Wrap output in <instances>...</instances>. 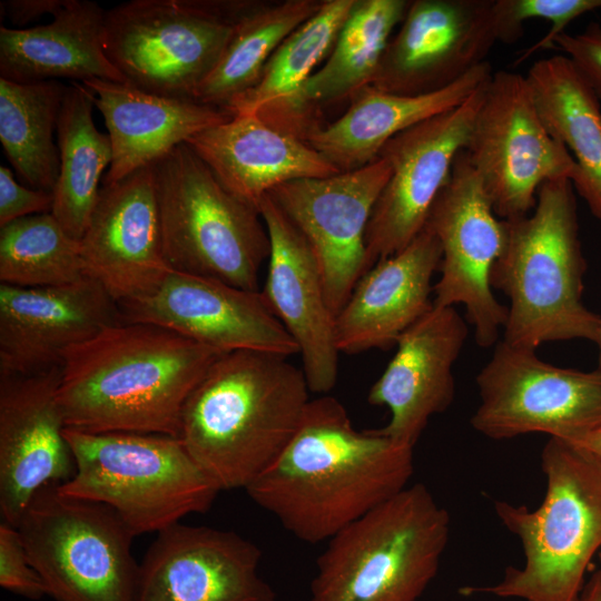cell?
Instances as JSON below:
<instances>
[{"label":"cell","mask_w":601,"mask_h":601,"mask_svg":"<svg viewBox=\"0 0 601 601\" xmlns=\"http://www.w3.org/2000/svg\"><path fill=\"white\" fill-rule=\"evenodd\" d=\"M120 322L118 303L87 276L50 287L0 283V375L60 366L67 349Z\"/></svg>","instance_id":"44dd1931"},{"label":"cell","mask_w":601,"mask_h":601,"mask_svg":"<svg viewBox=\"0 0 601 601\" xmlns=\"http://www.w3.org/2000/svg\"><path fill=\"white\" fill-rule=\"evenodd\" d=\"M575 601H601V568L584 583Z\"/></svg>","instance_id":"b9f144b4"},{"label":"cell","mask_w":601,"mask_h":601,"mask_svg":"<svg viewBox=\"0 0 601 601\" xmlns=\"http://www.w3.org/2000/svg\"><path fill=\"white\" fill-rule=\"evenodd\" d=\"M83 274L119 304L152 293L170 273L165 259L154 165L102 185L80 239Z\"/></svg>","instance_id":"d6986e66"},{"label":"cell","mask_w":601,"mask_h":601,"mask_svg":"<svg viewBox=\"0 0 601 601\" xmlns=\"http://www.w3.org/2000/svg\"><path fill=\"white\" fill-rule=\"evenodd\" d=\"M321 6L316 0H288L249 7L216 66L197 89L195 100L224 109L233 98L254 87L275 50Z\"/></svg>","instance_id":"d6a6232c"},{"label":"cell","mask_w":601,"mask_h":601,"mask_svg":"<svg viewBox=\"0 0 601 601\" xmlns=\"http://www.w3.org/2000/svg\"><path fill=\"white\" fill-rule=\"evenodd\" d=\"M53 193L18 184L11 170L0 166V227L16 219L51 213Z\"/></svg>","instance_id":"f35d334b"},{"label":"cell","mask_w":601,"mask_h":601,"mask_svg":"<svg viewBox=\"0 0 601 601\" xmlns=\"http://www.w3.org/2000/svg\"><path fill=\"white\" fill-rule=\"evenodd\" d=\"M258 210L270 246L259 292L296 343L309 392L325 395L337 381L339 351L318 264L304 236L269 195Z\"/></svg>","instance_id":"7402d4cb"},{"label":"cell","mask_w":601,"mask_h":601,"mask_svg":"<svg viewBox=\"0 0 601 601\" xmlns=\"http://www.w3.org/2000/svg\"><path fill=\"white\" fill-rule=\"evenodd\" d=\"M493 75L487 61L452 85L421 95H401L367 86L354 95L345 114L317 126L304 141L341 173L359 169L378 158L400 132L465 101Z\"/></svg>","instance_id":"83f0119b"},{"label":"cell","mask_w":601,"mask_h":601,"mask_svg":"<svg viewBox=\"0 0 601 601\" xmlns=\"http://www.w3.org/2000/svg\"><path fill=\"white\" fill-rule=\"evenodd\" d=\"M487 81L461 105L400 132L382 148L378 157L388 162L391 175L366 230L368 269L405 248L425 227L466 145Z\"/></svg>","instance_id":"5bb4252c"},{"label":"cell","mask_w":601,"mask_h":601,"mask_svg":"<svg viewBox=\"0 0 601 601\" xmlns=\"http://www.w3.org/2000/svg\"><path fill=\"white\" fill-rule=\"evenodd\" d=\"M526 79L549 134L577 164L571 181L601 220V105L566 56L536 60Z\"/></svg>","instance_id":"f546056e"},{"label":"cell","mask_w":601,"mask_h":601,"mask_svg":"<svg viewBox=\"0 0 601 601\" xmlns=\"http://www.w3.org/2000/svg\"><path fill=\"white\" fill-rule=\"evenodd\" d=\"M67 86L58 80L18 83L0 78V141L21 179L53 193L59 149L53 142Z\"/></svg>","instance_id":"1f68e13d"},{"label":"cell","mask_w":601,"mask_h":601,"mask_svg":"<svg viewBox=\"0 0 601 601\" xmlns=\"http://www.w3.org/2000/svg\"><path fill=\"white\" fill-rule=\"evenodd\" d=\"M565 441H569L588 452L601 465V427L594 428L572 440Z\"/></svg>","instance_id":"60d3db41"},{"label":"cell","mask_w":601,"mask_h":601,"mask_svg":"<svg viewBox=\"0 0 601 601\" xmlns=\"http://www.w3.org/2000/svg\"><path fill=\"white\" fill-rule=\"evenodd\" d=\"M356 0L323 1L319 10L295 29L264 66L258 81L224 108L233 116L257 114L288 99L329 52Z\"/></svg>","instance_id":"836d02e7"},{"label":"cell","mask_w":601,"mask_h":601,"mask_svg":"<svg viewBox=\"0 0 601 601\" xmlns=\"http://www.w3.org/2000/svg\"><path fill=\"white\" fill-rule=\"evenodd\" d=\"M390 175L378 157L359 169L292 180L268 194L308 243L335 317L368 270L366 230Z\"/></svg>","instance_id":"9a60e30c"},{"label":"cell","mask_w":601,"mask_h":601,"mask_svg":"<svg viewBox=\"0 0 601 601\" xmlns=\"http://www.w3.org/2000/svg\"><path fill=\"white\" fill-rule=\"evenodd\" d=\"M249 7L219 1L131 0L106 10L104 50L129 85L155 95L195 100Z\"/></svg>","instance_id":"9c48e42d"},{"label":"cell","mask_w":601,"mask_h":601,"mask_svg":"<svg viewBox=\"0 0 601 601\" xmlns=\"http://www.w3.org/2000/svg\"><path fill=\"white\" fill-rule=\"evenodd\" d=\"M535 351L496 343L475 380L480 404L472 427L492 440L530 433L572 440L601 427V370L555 366Z\"/></svg>","instance_id":"7c38bea8"},{"label":"cell","mask_w":601,"mask_h":601,"mask_svg":"<svg viewBox=\"0 0 601 601\" xmlns=\"http://www.w3.org/2000/svg\"><path fill=\"white\" fill-rule=\"evenodd\" d=\"M82 85L104 116L112 147L102 185L156 164L196 134L233 117L219 107L150 93L129 83L89 79Z\"/></svg>","instance_id":"484cf974"},{"label":"cell","mask_w":601,"mask_h":601,"mask_svg":"<svg viewBox=\"0 0 601 601\" xmlns=\"http://www.w3.org/2000/svg\"><path fill=\"white\" fill-rule=\"evenodd\" d=\"M65 435L76 472L58 490L109 506L134 536L206 512L220 492L177 436L70 428Z\"/></svg>","instance_id":"52a82bcc"},{"label":"cell","mask_w":601,"mask_h":601,"mask_svg":"<svg viewBox=\"0 0 601 601\" xmlns=\"http://www.w3.org/2000/svg\"><path fill=\"white\" fill-rule=\"evenodd\" d=\"M118 307L122 322L155 324L220 353L298 354L260 292L215 278L170 270L152 293Z\"/></svg>","instance_id":"2e32d148"},{"label":"cell","mask_w":601,"mask_h":601,"mask_svg":"<svg viewBox=\"0 0 601 601\" xmlns=\"http://www.w3.org/2000/svg\"><path fill=\"white\" fill-rule=\"evenodd\" d=\"M554 48L565 52L574 68L601 101V23L592 22L582 32H562Z\"/></svg>","instance_id":"74e56055"},{"label":"cell","mask_w":601,"mask_h":601,"mask_svg":"<svg viewBox=\"0 0 601 601\" xmlns=\"http://www.w3.org/2000/svg\"><path fill=\"white\" fill-rule=\"evenodd\" d=\"M85 277L80 240L51 213L16 219L0 227V282L18 287H50Z\"/></svg>","instance_id":"e575fe53"},{"label":"cell","mask_w":601,"mask_h":601,"mask_svg":"<svg viewBox=\"0 0 601 601\" xmlns=\"http://www.w3.org/2000/svg\"><path fill=\"white\" fill-rule=\"evenodd\" d=\"M260 549L236 532L178 522L139 563L135 601H275Z\"/></svg>","instance_id":"ac0fdd59"},{"label":"cell","mask_w":601,"mask_h":601,"mask_svg":"<svg viewBox=\"0 0 601 601\" xmlns=\"http://www.w3.org/2000/svg\"><path fill=\"white\" fill-rule=\"evenodd\" d=\"M221 354L155 324L109 326L63 354L66 428L178 437L188 396Z\"/></svg>","instance_id":"7a4b0ae2"},{"label":"cell","mask_w":601,"mask_h":601,"mask_svg":"<svg viewBox=\"0 0 601 601\" xmlns=\"http://www.w3.org/2000/svg\"><path fill=\"white\" fill-rule=\"evenodd\" d=\"M546 480L542 503L530 510L495 501L500 522L522 546L524 563L509 566L487 593L523 601H575L590 563L601 551V465L573 443L550 437L541 452Z\"/></svg>","instance_id":"5b68a950"},{"label":"cell","mask_w":601,"mask_h":601,"mask_svg":"<svg viewBox=\"0 0 601 601\" xmlns=\"http://www.w3.org/2000/svg\"><path fill=\"white\" fill-rule=\"evenodd\" d=\"M154 168L169 268L259 292L270 248L259 210L231 195L187 144Z\"/></svg>","instance_id":"ba28073f"},{"label":"cell","mask_w":601,"mask_h":601,"mask_svg":"<svg viewBox=\"0 0 601 601\" xmlns=\"http://www.w3.org/2000/svg\"><path fill=\"white\" fill-rule=\"evenodd\" d=\"M598 558H599V561H600V564H601V551H600Z\"/></svg>","instance_id":"ee69618b"},{"label":"cell","mask_w":601,"mask_h":601,"mask_svg":"<svg viewBox=\"0 0 601 601\" xmlns=\"http://www.w3.org/2000/svg\"><path fill=\"white\" fill-rule=\"evenodd\" d=\"M93 105L91 91L71 82L66 88L57 122L60 167L51 214L77 240L88 227L102 171L112 160L108 134L95 126Z\"/></svg>","instance_id":"4dcf8cb0"},{"label":"cell","mask_w":601,"mask_h":601,"mask_svg":"<svg viewBox=\"0 0 601 601\" xmlns=\"http://www.w3.org/2000/svg\"><path fill=\"white\" fill-rule=\"evenodd\" d=\"M17 529L55 600L135 601V536L109 506L51 485L32 497Z\"/></svg>","instance_id":"30bf717a"},{"label":"cell","mask_w":601,"mask_h":601,"mask_svg":"<svg viewBox=\"0 0 601 601\" xmlns=\"http://www.w3.org/2000/svg\"><path fill=\"white\" fill-rule=\"evenodd\" d=\"M106 10L88 0H65L52 21L32 28L0 27V78L35 83L61 78L128 83L102 46Z\"/></svg>","instance_id":"f1b7e54d"},{"label":"cell","mask_w":601,"mask_h":601,"mask_svg":"<svg viewBox=\"0 0 601 601\" xmlns=\"http://www.w3.org/2000/svg\"><path fill=\"white\" fill-rule=\"evenodd\" d=\"M186 144L231 195L256 209L282 184L341 173L307 142L257 114L235 115Z\"/></svg>","instance_id":"d4e9b609"},{"label":"cell","mask_w":601,"mask_h":601,"mask_svg":"<svg viewBox=\"0 0 601 601\" xmlns=\"http://www.w3.org/2000/svg\"><path fill=\"white\" fill-rule=\"evenodd\" d=\"M466 337L459 312L435 306L400 336L396 353L367 396L372 405L390 411L383 434L414 447L431 417L450 407L453 366Z\"/></svg>","instance_id":"603a6c76"},{"label":"cell","mask_w":601,"mask_h":601,"mask_svg":"<svg viewBox=\"0 0 601 601\" xmlns=\"http://www.w3.org/2000/svg\"><path fill=\"white\" fill-rule=\"evenodd\" d=\"M449 536L446 509L424 484L408 485L327 541L308 601H418Z\"/></svg>","instance_id":"8992f818"},{"label":"cell","mask_w":601,"mask_h":601,"mask_svg":"<svg viewBox=\"0 0 601 601\" xmlns=\"http://www.w3.org/2000/svg\"><path fill=\"white\" fill-rule=\"evenodd\" d=\"M60 366L33 375H0V512L18 526L42 489L76 472L58 401Z\"/></svg>","instance_id":"ffe728a7"},{"label":"cell","mask_w":601,"mask_h":601,"mask_svg":"<svg viewBox=\"0 0 601 601\" xmlns=\"http://www.w3.org/2000/svg\"><path fill=\"white\" fill-rule=\"evenodd\" d=\"M464 151L503 220L531 214L545 181L577 175L573 157L546 130L519 72H493Z\"/></svg>","instance_id":"8fae6325"},{"label":"cell","mask_w":601,"mask_h":601,"mask_svg":"<svg viewBox=\"0 0 601 601\" xmlns=\"http://www.w3.org/2000/svg\"><path fill=\"white\" fill-rule=\"evenodd\" d=\"M500 42L494 0H415L385 49L371 86L421 95L487 61Z\"/></svg>","instance_id":"e0dca14e"},{"label":"cell","mask_w":601,"mask_h":601,"mask_svg":"<svg viewBox=\"0 0 601 601\" xmlns=\"http://www.w3.org/2000/svg\"><path fill=\"white\" fill-rule=\"evenodd\" d=\"M65 0H6L0 4L1 14L17 26L27 24L39 17L53 13Z\"/></svg>","instance_id":"ab89813d"},{"label":"cell","mask_w":601,"mask_h":601,"mask_svg":"<svg viewBox=\"0 0 601 601\" xmlns=\"http://www.w3.org/2000/svg\"><path fill=\"white\" fill-rule=\"evenodd\" d=\"M413 449L380 428L356 430L344 405L322 395L245 491L298 540L321 543L408 486Z\"/></svg>","instance_id":"6da1fadb"},{"label":"cell","mask_w":601,"mask_h":601,"mask_svg":"<svg viewBox=\"0 0 601 601\" xmlns=\"http://www.w3.org/2000/svg\"><path fill=\"white\" fill-rule=\"evenodd\" d=\"M441 258L439 239L424 227L405 248L372 266L335 317L339 353L396 344L433 308L432 278Z\"/></svg>","instance_id":"cb8c5ba5"},{"label":"cell","mask_w":601,"mask_h":601,"mask_svg":"<svg viewBox=\"0 0 601 601\" xmlns=\"http://www.w3.org/2000/svg\"><path fill=\"white\" fill-rule=\"evenodd\" d=\"M594 343L597 344L598 349H599V366H598V368L601 370V325H600V328H599V332H598V335H597V338H595Z\"/></svg>","instance_id":"7bdbcfd3"},{"label":"cell","mask_w":601,"mask_h":601,"mask_svg":"<svg viewBox=\"0 0 601 601\" xmlns=\"http://www.w3.org/2000/svg\"><path fill=\"white\" fill-rule=\"evenodd\" d=\"M410 6L405 0H356L326 62L288 99L257 112L269 125L304 140L312 117L327 102L371 86L394 29Z\"/></svg>","instance_id":"4316f807"},{"label":"cell","mask_w":601,"mask_h":601,"mask_svg":"<svg viewBox=\"0 0 601 601\" xmlns=\"http://www.w3.org/2000/svg\"><path fill=\"white\" fill-rule=\"evenodd\" d=\"M309 400L288 357L224 353L188 396L178 437L219 491L245 490L288 444Z\"/></svg>","instance_id":"3957f363"},{"label":"cell","mask_w":601,"mask_h":601,"mask_svg":"<svg viewBox=\"0 0 601 601\" xmlns=\"http://www.w3.org/2000/svg\"><path fill=\"white\" fill-rule=\"evenodd\" d=\"M506 221V240L490 282L509 298L502 341L536 349L548 342H594L601 316L582 302L587 263L574 187L545 181L528 216Z\"/></svg>","instance_id":"277c9868"},{"label":"cell","mask_w":601,"mask_h":601,"mask_svg":"<svg viewBox=\"0 0 601 601\" xmlns=\"http://www.w3.org/2000/svg\"><path fill=\"white\" fill-rule=\"evenodd\" d=\"M0 587L31 600L49 595L18 529L3 521L0 524Z\"/></svg>","instance_id":"8d00e7d4"},{"label":"cell","mask_w":601,"mask_h":601,"mask_svg":"<svg viewBox=\"0 0 601 601\" xmlns=\"http://www.w3.org/2000/svg\"><path fill=\"white\" fill-rule=\"evenodd\" d=\"M425 227L436 236L442 250L433 306L462 304L476 344L481 347L496 344L508 306L496 299L490 275L504 249L506 221L494 213L464 149L456 155Z\"/></svg>","instance_id":"4fadbf2b"},{"label":"cell","mask_w":601,"mask_h":601,"mask_svg":"<svg viewBox=\"0 0 601 601\" xmlns=\"http://www.w3.org/2000/svg\"><path fill=\"white\" fill-rule=\"evenodd\" d=\"M601 10V0H494L499 41L513 43L523 35V23L543 19L552 23L549 31L519 57L523 62L534 52L554 49V39L577 18Z\"/></svg>","instance_id":"d590c367"}]
</instances>
